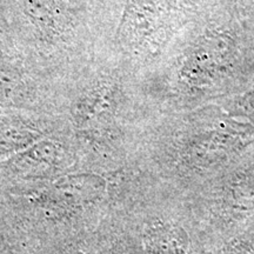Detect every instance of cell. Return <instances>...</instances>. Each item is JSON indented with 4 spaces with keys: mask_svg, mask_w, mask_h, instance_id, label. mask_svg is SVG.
<instances>
[{
    "mask_svg": "<svg viewBox=\"0 0 254 254\" xmlns=\"http://www.w3.org/2000/svg\"><path fill=\"white\" fill-rule=\"evenodd\" d=\"M205 254H254V224L237 236L208 247Z\"/></svg>",
    "mask_w": 254,
    "mask_h": 254,
    "instance_id": "cell-3",
    "label": "cell"
},
{
    "mask_svg": "<svg viewBox=\"0 0 254 254\" xmlns=\"http://www.w3.org/2000/svg\"><path fill=\"white\" fill-rule=\"evenodd\" d=\"M185 199L207 249L237 236L254 224V164H238Z\"/></svg>",
    "mask_w": 254,
    "mask_h": 254,
    "instance_id": "cell-1",
    "label": "cell"
},
{
    "mask_svg": "<svg viewBox=\"0 0 254 254\" xmlns=\"http://www.w3.org/2000/svg\"><path fill=\"white\" fill-rule=\"evenodd\" d=\"M160 204L140 225L142 254H205L204 234L186 199L160 186Z\"/></svg>",
    "mask_w": 254,
    "mask_h": 254,
    "instance_id": "cell-2",
    "label": "cell"
}]
</instances>
